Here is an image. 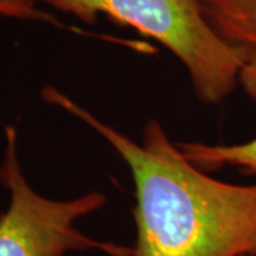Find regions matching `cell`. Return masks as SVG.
Listing matches in <instances>:
<instances>
[{
  "label": "cell",
  "instance_id": "6da1fadb",
  "mask_svg": "<svg viewBox=\"0 0 256 256\" xmlns=\"http://www.w3.org/2000/svg\"><path fill=\"white\" fill-rule=\"evenodd\" d=\"M42 97L92 128L130 168L137 232L131 256H256V184L212 178L156 120L138 144L53 86Z\"/></svg>",
  "mask_w": 256,
  "mask_h": 256
},
{
  "label": "cell",
  "instance_id": "7a4b0ae2",
  "mask_svg": "<svg viewBox=\"0 0 256 256\" xmlns=\"http://www.w3.org/2000/svg\"><path fill=\"white\" fill-rule=\"evenodd\" d=\"M84 23L106 16L168 48L186 68L204 104H220L235 92L246 48L220 37L201 0H37Z\"/></svg>",
  "mask_w": 256,
  "mask_h": 256
},
{
  "label": "cell",
  "instance_id": "3957f363",
  "mask_svg": "<svg viewBox=\"0 0 256 256\" xmlns=\"http://www.w3.org/2000/svg\"><path fill=\"white\" fill-rule=\"evenodd\" d=\"M4 136L0 184L9 192L10 201L0 215V256H68L88 250L107 256L132 255V246L92 238L77 226L82 218L106 205V194L92 191L73 200L40 195L22 170L16 127L8 124Z\"/></svg>",
  "mask_w": 256,
  "mask_h": 256
},
{
  "label": "cell",
  "instance_id": "277c9868",
  "mask_svg": "<svg viewBox=\"0 0 256 256\" xmlns=\"http://www.w3.org/2000/svg\"><path fill=\"white\" fill-rule=\"evenodd\" d=\"M239 84L256 101V50L246 48V62L240 70ZM178 146L192 164L205 172L234 166L244 174L256 176V138L232 146L178 142Z\"/></svg>",
  "mask_w": 256,
  "mask_h": 256
},
{
  "label": "cell",
  "instance_id": "5b68a950",
  "mask_svg": "<svg viewBox=\"0 0 256 256\" xmlns=\"http://www.w3.org/2000/svg\"><path fill=\"white\" fill-rule=\"evenodd\" d=\"M204 13L220 37L256 50V0H201Z\"/></svg>",
  "mask_w": 256,
  "mask_h": 256
},
{
  "label": "cell",
  "instance_id": "8992f818",
  "mask_svg": "<svg viewBox=\"0 0 256 256\" xmlns=\"http://www.w3.org/2000/svg\"><path fill=\"white\" fill-rule=\"evenodd\" d=\"M37 0H0V16L18 20H30L64 28L54 14L36 8Z\"/></svg>",
  "mask_w": 256,
  "mask_h": 256
}]
</instances>
